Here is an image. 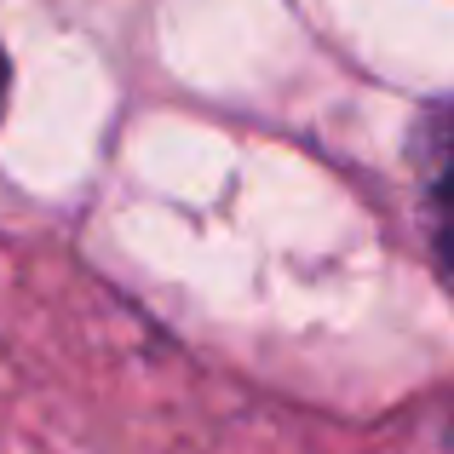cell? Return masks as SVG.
<instances>
[{
    "label": "cell",
    "instance_id": "obj_1",
    "mask_svg": "<svg viewBox=\"0 0 454 454\" xmlns=\"http://www.w3.org/2000/svg\"><path fill=\"white\" fill-rule=\"evenodd\" d=\"M420 150H426V190H432V247L454 288V104L426 121Z\"/></svg>",
    "mask_w": 454,
    "mask_h": 454
},
{
    "label": "cell",
    "instance_id": "obj_2",
    "mask_svg": "<svg viewBox=\"0 0 454 454\" xmlns=\"http://www.w3.org/2000/svg\"><path fill=\"white\" fill-rule=\"evenodd\" d=\"M0 104H6V52H0Z\"/></svg>",
    "mask_w": 454,
    "mask_h": 454
}]
</instances>
